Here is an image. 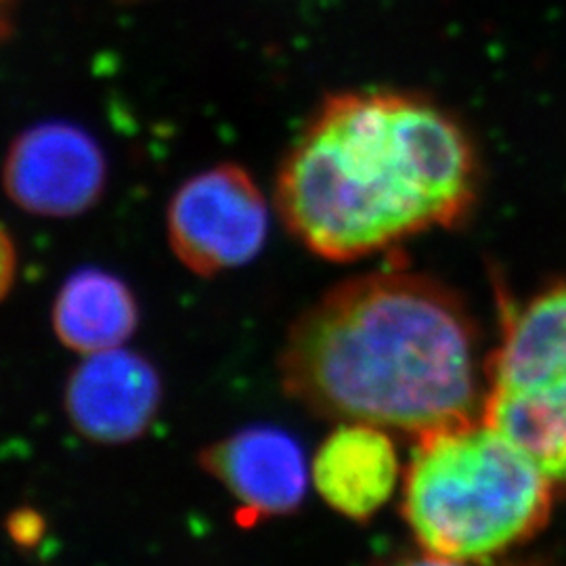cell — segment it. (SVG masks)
<instances>
[{
	"instance_id": "cell-11",
	"label": "cell",
	"mask_w": 566,
	"mask_h": 566,
	"mask_svg": "<svg viewBox=\"0 0 566 566\" xmlns=\"http://www.w3.org/2000/svg\"><path fill=\"white\" fill-rule=\"evenodd\" d=\"M18 275V248L11 233L0 224V303L11 292Z\"/></svg>"
},
{
	"instance_id": "cell-3",
	"label": "cell",
	"mask_w": 566,
	"mask_h": 566,
	"mask_svg": "<svg viewBox=\"0 0 566 566\" xmlns=\"http://www.w3.org/2000/svg\"><path fill=\"white\" fill-rule=\"evenodd\" d=\"M554 486L525 451L479 416L416 437L401 507L426 556L483 563L546 526Z\"/></svg>"
},
{
	"instance_id": "cell-10",
	"label": "cell",
	"mask_w": 566,
	"mask_h": 566,
	"mask_svg": "<svg viewBox=\"0 0 566 566\" xmlns=\"http://www.w3.org/2000/svg\"><path fill=\"white\" fill-rule=\"evenodd\" d=\"M139 325L133 290L109 271L86 266L70 275L53 303V329L82 357L120 348Z\"/></svg>"
},
{
	"instance_id": "cell-12",
	"label": "cell",
	"mask_w": 566,
	"mask_h": 566,
	"mask_svg": "<svg viewBox=\"0 0 566 566\" xmlns=\"http://www.w3.org/2000/svg\"><path fill=\"white\" fill-rule=\"evenodd\" d=\"M9 533L20 546H32L41 539V518L34 512H21L9 521Z\"/></svg>"
},
{
	"instance_id": "cell-1",
	"label": "cell",
	"mask_w": 566,
	"mask_h": 566,
	"mask_svg": "<svg viewBox=\"0 0 566 566\" xmlns=\"http://www.w3.org/2000/svg\"><path fill=\"white\" fill-rule=\"evenodd\" d=\"M468 130L422 95L359 88L327 97L277 175L287 231L327 261H357L460 223L479 193Z\"/></svg>"
},
{
	"instance_id": "cell-8",
	"label": "cell",
	"mask_w": 566,
	"mask_h": 566,
	"mask_svg": "<svg viewBox=\"0 0 566 566\" xmlns=\"http://www.w3.org/2000/svg\"><path fill=\"white\" fill-rule=\"evenodd\" d=\"M200 465L227 489L250 523L292 514L311 481L303 447L273 426H252L203 447Z\"/></svg>"
},
{
	"instance_id": "cell-2",
	"label": "cell",
	"mask_w": 566,
	"mask_h": 566,
	"mask_svg": "<svg viewBox=\"0 0 566 566\" xmlns=\"http://www.w3.org/2000/svg\"><path fill=\"white\" fill-rule=\"evenodd\" d=\"M285 395L315 416L422 434L479 418L485 365L464 303L420 273L382 271L329 290L292 324Z\"/></svg>"
},
{
	"instance_id": "cell-5",
	"label": "cell",
	"mask_w": 566,
	"mask_h": 566,
	"mask_svg": "<svg viewBox=\"0 0 566 566\" xmlns=\"http://www.w3.org/2000/svg\"><path fill=\"white\" fill-rule=\"evenodd\" d=\"M175 256L200 277H212L256 259L269 231L261 187L238 164H219L187 179L166 214Z\"/></svg>"
},
{
	"instance_id": "cell-4",
	"label": "cell",
	"mask_w": 566,
	"mask_h": 566,
	"mask_svg": "<svg viewBox=\"0 0 566 566\" xmlns=\"http://www.w3.org/2000/svg\"><path fill=\"white\" fill-rule=\"evenodd\" d=\"M481 418L566 483V280L510 315L485 365Z\"/></svg>"
},
{
	"instance_id": "cell-9",
	"label": "cell",
	"mask_w": 566,
	"mask_h": 566,
	"mask_svg": "<svg viewBox=\"0 0 566 566\" xmlns=\"http://www.w3.org/2000/svg\"><path fill=\"white\" fill-rule=\"evenodd\" d=\"M399 476V453L388 430L365 422H338L311 464L322 500L350 521H365L385 506Z\"/></svg>"
},
{
	"instance_id": "cell-7",
	"label": "cell",
	"mask_w": 566,
	"mask_h": 566,
	"mask_svg": "<svg viewBox=\"0 0 566 566\" xmlns=\"http://www.w3.org/2000/svg\"><path fill=\"white\" fill-rule=\"evenodd\" d=\"M65 413L84 439L99 446H126L158 418L163 380L139 353L112 348L84 357L65 385Z\"/></svg>"
},
{
	"instance_id": "cell-6",
	"label": "cell",
	"mask_w": 566,
	"mask_h": 566,
	"mask_svg": "<svg viewBox=\"0 0 566 566\" xmlns=\"http://www.w3.org/2000/svg\"><path fill=\"white\" fill-rule=\"evenodd\" d=\"M107 163L102 145L70 122H42L11 143L2 187L28 214L70 219L102 200Z\"/></svg>"
}]
</instances>
